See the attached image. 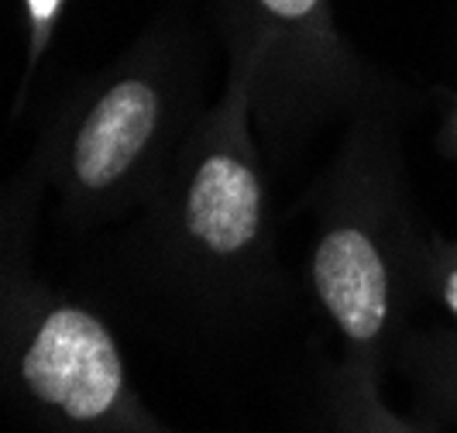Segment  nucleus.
<instances>
[{
    "mask_svg": "<svg viewBox=\"0 0 457 433\" xmlns=\"http://www.w3.org/2000/svg\"><path fill=\"white\" fill-rule=\"evenodd\" d=\"M310 286L347 344V362L386 379L423 303V241L389 87L351 114L320 193Z\"/></svg>",
    "mask_w": 457,
    "mask_h": 433,
    "instance_id": "f257e3e1",
    "label": "nucleus"
},
{
    "mask_svg": "<svg viewBox=\"0 0 457 433\" xmlns=\"http://www.w3.org/2000/svg\"><path fill=\"white\" fill-rule=\"evenodd\" d=\"M252 87V62L234 48L228 90L189 137L176 186L165 196V230L179 258L210 275V282L248 279L265 258L269 200L248 131Z\"/></svg>",
    "mask_w": 457,
    "mask_h": 433,
    "instance_id": "f03ea898",
    "label": "nucleus"
},
{
    "mask_svg": "<svg viewBox=\"0 0 457 433\" xmlns=\"http://www.w3.org/2000/svg\"><path fill=\"white\" fill-rule=\"evenodd\" d=\"M234 48L254 69L252 100L269 128L354 114L386 83L344 42L334 0H230Z\"/></svg>",
    "mask_w": 457,
    "mask_h": 433,
    "instance_id": "7ed1b4c3",
    "label": "nucleus"
},
{
    "mask_svg": "<svg viewBox=\"0 0 457 433\" xmlns=\"http://www.w3.org/2000/svg\"><path fill=\"white\" fill-rule=\"evenodd\" d=\"M179 117V76L165 46L145 42L87 96L66 137V183L79 204L131 200L152 179Z\"/></svg>",
    "mask_w": 457,
    "mask_h": 433,
    "instance_id": "20e7f679",
    "label": "nucleus"
},
{
    "mask_svg": "<svg viewBox=\"0 0 457 433\" xmlns=\"http://www.w3.org/2000/svg\"><path fill=\"white\" fill-rule=\"evenodd\" d=\"M21 382L76 427H124L128 375L104 320L62 299H48L21 347Z\"/></svg>",
    "mask_w": 457,
    "mask_h": 433,
    "instance_id": "39448f33",
    "label": "nucleus"
},
{
    "mask_svg": "<svg viewBox=\"0 0 457 433\" xmlns=\"http://www.w3.org/2000/svg\"><path fill=\"white\" fill-rule=\"evenodd\" d=\"M395 368L416 392L420 412L434 423H457V330H406Z\"/></svg>",
    "mask_w": 457,
    "mask_h": 433,
    "instance_id": "423d86ee",
    "label": "nucleus"
},
{
    "mask_svg": "<svg viewBox=\"0 0 457 433\" xmlns=\"http://www.w3.org/2000/svg\"><path fill=\"white\" fill-rule=\"evenodd\" d=\"M330 433H427L382 399V375L344 362L330 379Z\"/></svg>",
    "mask_w": 457,
    "mask_h": 433,
    "instance_id": "0eeeda50",
    "label": "nucleus"
},
{
    "mask_svg": "<svg viewBox=\"0 0 457 433\" xmlns=\"http://www.w3.org/2000/svg\"><path fill=\"white\" fill-rule=\"evenodd\" d=\"M423 299L436 303L457 330V241L434 228L423 241Z\"/></svg>",
    "mask_w": 457,
    "mask_h": 433,
    "instance_id": "6e6552de",
    "label": "nucleus"
},
{
    "mask_svg": "<svg viewBox=\"0 0 457 433\" xmlns=\"http://www.w3.org/2000/svg\"><path fill=\"white\" fill-rule=\"evenodd\" d=\"M69 0H24V28H28V69L38 66L48 42L59 28Z\"/></svg>",
    "mask_w": 457,
    "mask_h": 433,
    "instance_id": "1a4fd4ad",
    "label": "nucleus"
},
{
    "mask_svg": "<svg viewBox=\"0 0 457 433\" xmlns=\"http://www.w3.org/2000/svg\"><path fill=\"white\" fill-rule=\"evenodd\" d=\"M436 148H440L447 159L457 162V96L451 100V111H447L440 131H436Z\"/></svg>",
    "mask_w": 457,
    "mask_h": 433,
    "instance_id": "9d476101",
    "label": "nucleus"
}]
</instances>
